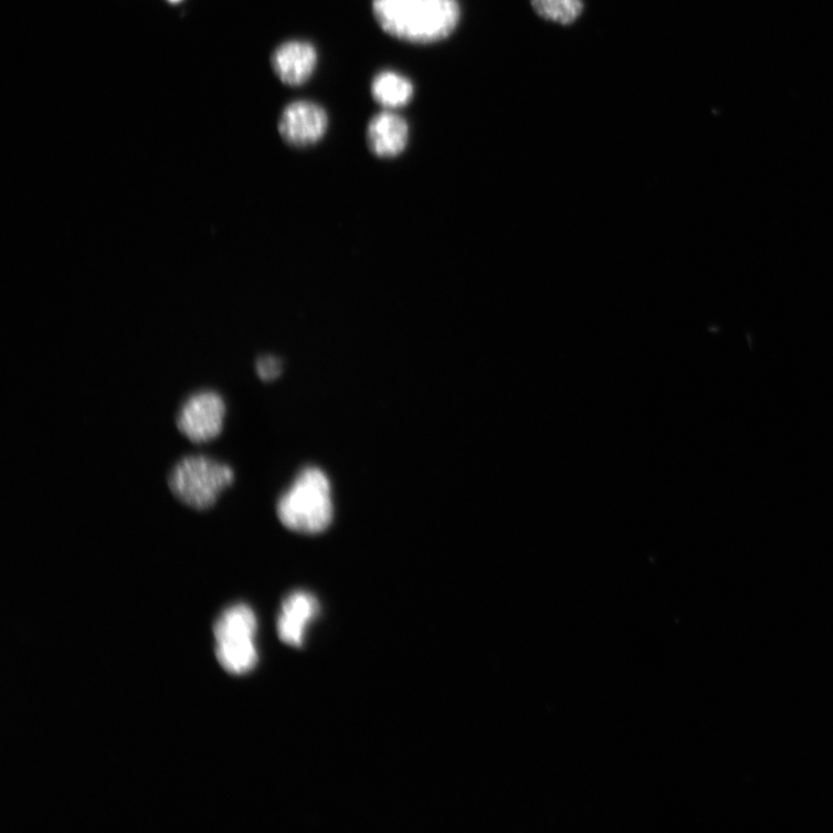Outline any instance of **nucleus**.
I'll list each match as a JSON object with an SVG mask.
<instances>
[{"label":"nucleus","mask_w":833,"mask_h":833,"mask_svg":"<svg viewBox=\"0 0 833 833\" xmlns=\"http://www.w3.org/2000/svg\"><path fill=\"white\" fill-rule=\"evenodd\" d=\"M380 28L399 40L430 44L447 39L457 28V0H373Z\"/></svg>","instance_id":"f257e3e1"},{"label":"nucleus","mask_w":833,"mask_h":833,"mask_svg":"<svg viewBox=\"0 0 833 833\" xmlns=\"http://www.w3.org/2000/svg\"><path fill=\"white\" fill-rule=\"evenodd\" d=\"M333 486L320 468L307 467L292 482L277 504L282 525L294 533L318 535L334 521Z\"/></svg>","instance_id":"f03ea898"},{"label":"nucleus","mask_w":833,"mask_h":833,"mask_svg":"<svg viewBox=\"0 0 833 833\" xmlns=\"http://www.w3.org/2000/svg\"><path fill=\"white\" fill-rule=\"evenodd\" d=\"M233 481L234 472L230 465L205 455H189L171 470L168 485L178 500L204 510L217 503Z\"/></svg>","instance_id":"7ed1b4c3"},{"label":"nucleus","mask_w":833,"mask_h":833,"mask_svg":"<svg viewBox=\"0 0 833 833\" xmlns=\"http://www.w3.org/2000/svg\"><path fill=\"white\" fill-rule=\"evenodd\" d=\"M257 619L244 603L226 609L214 625L215 653L220 666L232 675H246L259 663L255 644Z\"/></svg>","instance_id":"20e7f679"},{"label":"nucleus","mask_w":833,"mask_h":833,"mask_svg":"<svg viewBox=\"0 0 833 833\" xmlns=\"http://www.w3.org/2000/svg\"><path fill=\"white\" fill-rule=\"evenodd\" d=\"M226 404L213 390L190 396L177 415L179 431L193 444H207L224 429Z\"/></svg>","instance_id":"39448f33"},{"label":"nucleus","mask_w":833,"mask_h":833,"mask_svg":"<svg viewBox=\"0 0 833 833\" xmlns=\"http://www.w3.org/2000/svg\"><path fill=\"white\" fill-rule=\"evenodd\" d=\"M327 112L310 102L292 103L280 118V134L283 139L296 147H306L321 140L328 130Z\"/></svg>","instance_id":"423d86ee"},{"label":"nucleus","mask_w":833,"mask_h":833,"mask_svg":"<svg viewBox=\"0 0 833 833\" xmlns=\"http://www.w3.org/2000/svg\"><path fill=\"white\" fill-rule=\"evenodd\" d=\"M320 612V603L306 591L288 594L281 608L277 620L280 640L291 647H303L308 625Z\"/></svg>","instance_id":"0eeeda50"},{"label":"nucleus","mask_w":833,"mask_h":833,"mask_svg":"<svg viewBox=\"0 0 833 833\" xmlns=\"http://www.w3.org/2000/svg\"><path fill=\"white\" fill-rule=\"evenodd\" d=\"M277 77L286 85L300 86L313 76L317 52L305 41H288L281 44L272 57Z\"/></svg>","instance_id":"6e6552de"},{"label":"nucleus","mask_w":833,"mask_h":833,"mask_svg":"<svg viewBox=\"0 0 833 833\" xmlns=\"http://www.w3.org/2000/svg\"><path fill=\"white\" fill-rule=\"evenodd\" d=\"M409 126L407 120L394 112L376 115L367 128V143L379 158H396L408 145Z\"/></svg>","instance_id":"1a4fd4ad"},{"label":"nucleus","mask_w":833,"mask_h":833,"mask_svg":"<svg viewBox=\"0 0 833 833\" xmlns=\"http://www.w3.org/2000/svg\"><path fill=\"white\" fill-rule=\"evenodd\" d=\"M371 92L373 99L387 109L407 106L413 96L412 83L398 72L383 71L373 80Z\"/></svg>","instance_id":"9d476101"},{"label":"nucleus","mask_w":833,"mask_h":833,"mask_svg":"<svg viewBox=\"0 0 833 833\" xmlns=\"http://www.w3.org/2000/svg\"><path fill=\"white\" fill-rule=\"evenodd\" d=\"M536 13L561 24L574 22L583 10L582 0H531Z\"/></svg>","instance_id":"9b49d317"},{"label":"nucleus","mask_w":833,"mask_h":833,"mask_svg":"<svg viewBox=\"0 0 833 833\" xmlns=\"http://www.w3.org/2000/svg\"><path fill=\"white\" fill-rule=\"evenodd\" d=\"M283 371L282 362L273 356L261 357L256 362V372L263 381L276 380Z\"/></svg>","instance_id":"f8f14e48"},{"label":"nucleus","mask_w":833,"mask_h":833,"mask_svg":"<svg viewBox=\"0 0 833 833\" xmlns=\"http://www.w3.org/2000/svg\"><path fill=\"white\" fill-rule=\"evenodd\" d=\"M168 2H170V3H176V4H177V3H180V2H182V0H168Z\"/></svg>","instance_id":"ddd939ff"}]
</instances>
